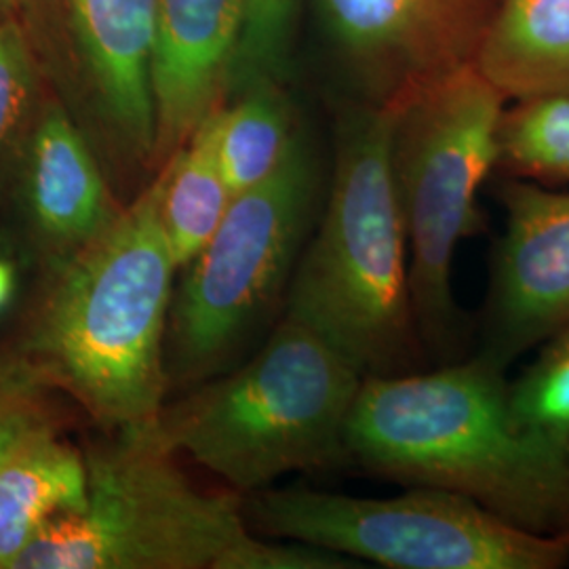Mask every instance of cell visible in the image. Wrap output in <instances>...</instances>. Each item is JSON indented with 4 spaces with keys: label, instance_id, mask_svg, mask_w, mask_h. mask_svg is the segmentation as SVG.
I'll return each instance as SVG.
<instances>
[{
    "label": "cell",
    "instance_id": "obj_5",
    "mask_svg": "<svg viewBox=\"0 0 569 569\" xmlns=\"http://www.w3.org/2000/svg\"><path fill=\"white\" fill-rule=\"evenodd\" d=\"M363 378L317 331L283 317L247 363L164 403L143 430L249 496L287 472L346 460V427Z\"/></svg>",
    "mask_w": 569,
    "mask_h": 569
},
{
    "label": "cell",
    "instance_id": "obj_22",
    "mask_svg": "<svg viewBox=\"0 0 569 569\" xmlns=\"http://www.w3.org/2000/svg\"><path fill=\"white\" fill-rule=\"evenodd\" d=\"M68 399L44 385L13 346L0 348V465L30 435L68 427Z\"/></svg>",
    "mask_w": 569,
    "mask_h": 569
},
{
    "label": "cell",
    "instance_id": "obj_25",
    "mask_svg": "<svg viewBox=\"0 0 569 569\" xmlns=\"http://www.w3.org/2000/svg\"><path fill=\"white\" fill-rule=\"evenodd\" d=\"M563 533H568V536H569V515H568V521H566V528H563Z\"/></svg>",
    "mask_w": 569,
    "mask_h": 569
},
{
    "label": "cell",
    "instance_id": "obj_10",
    "mask_svg": "<svg viewBox=\"0 0 569 569\" xmlns=\"http://www.w3.org/2000/svg\"><path fill=\"white\" fill-rule=\"evenodd\" d=\"M498 0H317L361 102L390 106L475 61Z\"/></svg>",
    "mask_w": 569,
    "mask_h": 569
},
{
    "label": "cell",
    "instance_id": "obj_8",
    "mask_svg": "<svg viewBox=\"0 0 569 569\" xmlns=\"http://www.w3.org/2000/svg\"><path fill=\"white\" fill-rule=\"evenodd\" d=\"M266 538L331 550L390 569H559L568 533L517 528L446 489L357 498L308 488L258 489L243 502Z\"/></svg>",
    "mask_w": 569,
    "mask_h": 569
},
{
    "label": "cell",
    "instance_id": "obj_7",
    "mask_svg": "<svg viewBox=\"0 0 569 569\" xmlns=\"http://www.w3.org/2000/svg\"><path fill=\"white\" fill-rule=\"evenodd\" d=\"M319 171L305 138L264 182L234 194L173 291L164 367L171 387H199L234 366L287 293L302 253Z\"/></svg>",
    "mask_w": 569,
    "mask_h": 569
},
{
    "label": "cell",
    "instance_id": "obj_23",
    "mask_svg": "<svg viewBox=\"0 0 569 569\" xmlns=\"http://www.w3.org/2000/svg\"><path fill=\"white\" fill-rule=\"evenodd\" d=\"M16 291V270L13 264L0 258V310L11 302Z\"/></svg>",
    "mask_w": 569,
    "mask_h": 569
},
{
    "label": "cell",
    "instance_id": "obj_16",
    "mask_svg": "<svg viewBox=\"0 0 569 569\" xmlns=\"http://www.w3.org/2000/svg\"><path fill=\"white\" fill-rule=\"evenodd\" d=\"M173 262L186 268L211 241L232 201L216 150V112L152 176Z\"/></svg>",
    "mask_w": 569,
    "mask_h": 569
},
{
    "label": "cell",
    "instance_id": "obj_11",
    "mask_svg": "<svg viewBox=\"0 0 569 569\" xmlns=\"http://www.w3.org/2000/svg\"><path fill=\"white\" fill-rule=\"evenodd\" d=\"M498 239L483 317V348L498 366L569 327V192L509 176L498 186Z\"/></svg>",
    "mask_w": 569,
    "mask_h": 569
},
{
    "label": "cell",
    "instance_id": "obj_21",
    "mask_svg": "<svg viewBox=\"0 0 569 569\" xmlns=\"http://www.w3.org/2000/svg\"><path fill=\"white\" fill-rule=\"evenodd\" d=\"M509 409L521 430L569 448V327L547 340L540 357L509 385Z\"/></svg>",
    "mask_w": 569,
    "mask_h": 569
},
{
    "label": "cell",
    "instance_id": "obj_19",
    "mask_svg": "<svg viewBox=\"0 0 569 569\" xmlns=\"http://www.w3.org/2000/svg\"><path fill=\"white\" fill-rule=\"evenodd\" d=\"M498 169L536 182H569V98L507 106Z\"/></svg>",
    "mask_w": 569,
    "mask_h": 569
},
{
    "label": "cell",
    "instance_id": "obj_13",
    "mask_svg": "<svg viewBox=\"0 0 569 569\" xmlns=\"http://www.w3.org/2000/svg\"><path fill=\"white\" fill-rule=\"evenodd\" d=\"M241 0H154V173L230 98Z\"/></svg>",
    "mask_w": 569,
    "mask_h": 569
},
{
    "label": "cell",
    "instance_id": "obj_1",
    "mask_svg": "<svg viewBox=\"0 0 569 569\" xmlns=\"http://www.w3.org/2000/svg\"><path fill=\"white\" fill-rule=\"evenodd\" d=\"M176 272L152 178L98 239L41 270L11 346L100 432L152 427Z\"/></svg>",
    "mask_w": 569,
    "mask_h": 569
},
{
    "label": "cell",
    "instance_id": "obj_24",
    "mask_svg": "<svg viewBox=\"0 0 569 569\" xmlns=\"http://www.w3.org/2000/svg\"><path fill=\"white\" fill-rule=\"evenodd\" d=\"M21 0H0V18H18Z\"/></svg>",
    "mask_w": 569,
    "mask_h": 569
},
{
    "label": "cell",
    "instance_id": "obj_20",
    "mask_svg": "<svg viewBox=\"0 0 569 569\" xmlns=\"http://www.w3.org/2000/svg\"><path fill=\"white\" fill-rule=\"evenodd\" d=\"M302 2L305 0H241V32L230 98L258 82H284Z\"/></svg>",
    "mask_w": 569,
    "mask_h": 569
},
{
    "label": "cell",
    "instance_id": "obj_12",
    "mask_svg": "<svg viewBox=\"0 0 569 569\" xmlns=\"http://www.w3.org/2000/svg\"><path fill=\"white\" fill-rule=\"evenodd\" d=\"M7 203L41 270L98 239L124 207L93 146L53 91L21 152Z\"/></svg>",
    "mask_w": 569,
    "mask_h": 569
},
{
    "label": "cell",
    "instance_id": "obj_6",
    "mask_svg": "<svg viewBox=\"0 0 569 569\" xmlns=\"http://www.w3.org/2000/svg\"><path fill=\"white\" fill-rule=\"evenodd\" d=\"M395 106L390 163L406 226L413 317L427 357L462 350L465 317L453 264L483 232L479 192L500 163L507 98L475 61L407 93Z\"/></svg>",
    "mask_w": 569,
    "mask_h": 569
},
{
    "label": "cell",
    "instance_id": "obj_9",
    "mask_svg": "<svg viewBox=\"0 0 569 569\" xmlns=\"http://www.w3.org/2000/svg\"><path fill=\"white\" fill-rule=\"evenodd\" d=\"M18 21L114 192L154 176V0H21Z\"/></svg>",
    "mask_w": 569,
    "mask_h": 569
},
{
    "label": "cell",
    "instance_id": "obj_14",
    "mask_svg": "<svg viewBox=\"0 0 569 569\" xmlns=\"http://www.w3.org/2000/svg\"><path fill=\"white\" fill-rule=\"evenodd\" d=\"M475 63L509 103L569 98V0H498Z\"/></svg>",
    "mask_w": 569,
    "mask_h": 569
},
{
    "label": "cell",
    "instance_id": "obj_18",
    "mask_svg": "<svg viewBox=\"0 0 569 569\" xmlns=\"http://www.w3.org/2000/svg\"><path fill=\"white\" fill-rule=\"evenodd\" d=\"M51 89L18 18H0V203Z\"/></svg>",
    "mask_w": 569,
    "mask_h": 569
},
{
    "label": "cell",
    "instance_id": "obj_15",
    "mask_svg": "<svg viewBox=\"0 0 569 569\" xmlns=\"http://www.w3.org/2000/svg\"><path fill=\"white\" fill-rule=\"evenodd\" d=\"M87 489L84 449L66 437V427L23 439L0 465V569L13 568L49 519L81 510Z\"/></svg>",
    "mask_w": 569,
    "mask_h": 569
},
{
    "label": "cell",
    "instance_id": "obj_2",
    "mask_svg": "<svg viewBox=\"0 0 569 569\" xmlns=\"http://www.w3.org/2000/svg\"><path fill=\"white\" fill-rule=\"evenodd\" d=\"M346 460L406 488L446 489L517 528L563 533L569 448L515 425L505 367L477 355L435 369L366 376Z\"/></svg>",
    "mask_w": 569,
    "mask_h": 569
},
{
    "label": "cell",
    "instance_id": "obj_3",
    "mask_svg": "<svg viewBox=\"0 0 569 569\" xmlns=\"http://www.w3.org/2000/svg\"><path fill=\"white\" fill-rule=\"evenodd\" d=\"M82 449L87 505L49 519L11 569L361 568L331 550L260 538L234 491L194 486L146 430L102 432Z\"/></svg>",
    "mask_w": 569,
    "mask_h": 569
},
{
    "label": "cell",
    "instance_id": "obj_4",
    "mask_svg": "<svg viewBox=\"0 0 569 569\" xmlns=\"http://www.w3.org/2000/svg\"><path fill=\"white\" fill-rule=\"evenodd\" d=\"M395 106L359 102L338 121L326 209L284 293V317L310 327L363 376L422 369L406 226L390 163Z\"/></svg>",
    "mask_w": 569,
    "mask_h": 569
},
{
    "label": "cell",
    "instance_id": "obj_17",
    "mask_svg": "<svg viewBox=\"0 0 569 569\" xmlns=\"http://www.w3.org/2000/svg\"><path fill=\"white\" fill-rule=\"evenodd\" d=\"M302 138L283 82L247 87L216 112L218 161L232 194L270 178Z\"/></svg>",
    "mask_w": 569,
    "mask_h": 569
}]
</instances>
